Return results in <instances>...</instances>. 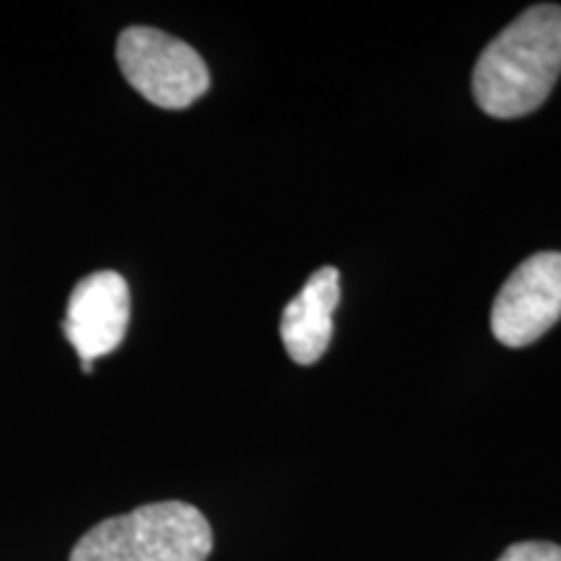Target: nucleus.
Here are the masks:
<instances>
[{"label": "nucleus", "instance_id": "nucleus-7", "mask_svg": "<svg viewBox=\"0 0 561 561\" xmlns=\"http://www.w3.org/2000/svg\"><path fill=\"white\" fill-rule=\"evenodd\" d=\"M496 561H561V546L549 541H523L510 546Z\"/></svg>", "mask_w": 561, "mask_h": 561}, {"label": "nucleus", "instance_id": "nucleus-2", "mask_svg": "<svg viewBox=\"0 0 561 561\" xmlns=\"http://www.w3.org/2000/svg\"><path fill=\"white\" fill-rule=\"evenodd\" d=\"M214 533L185 502H157L110 517L83 533L70 561H206Z\"/></svg>", "mask_w": 561, "mask_h": 561}, {"label": "nucleus", "instance_id": "nucleus-1", "mask_svg": "<svg viewBox=\"0 0 561 561\" xmlns=\"http://www.w3.org/2000/svg\"><path fill=\"white\" fill-rule=\"evenodd\" d=\"M559 73L561 5H533L483 47L473 70L476 104L496 121L530 115L549 100Z\"/></svg>", "mask_w": 561, "mask_h": 561}, {"label": "nucleus", "instance_id": "nucleus-3", "mask_svg": "<svg viewBox=\"0 0 561 561\" xmlns=\"http://www.w3.org/2000/svg\"><path fill=\"white\" fill-rule=\"evenodd\" d=\"M125 81L161 110H185L210 87L208 66L187 42L151 26H130L117 39Z\"/></svg>", "mask_w": 561, "mask_h": 561}, {"label": "nucleus", "instance_id": "nucleus-6", "mask_svg": "<svg viewBox=\"0 0 561 561\" xmlns=\"http://www.w3.org/2000/svg\"><path fill=\"white\" fill-rule=\"evenodd\" d=\"M341 301V273L333 265L314 271L280 314V341L301 367L322 359L333 339V312Z\"/></svg>", "mask_w": 561, "mask_h": 561}, {"label": "nucleus", "instance_id": "nucleus-5", "mask_svg": "<svg viewBox=\"0 0 561 561\" xmlns=\"http://www.w3.org/2000/svg\"><path fill=\"white\" fill-rule=\"evenodd\" d=\"M130 322L128 280L115 271H96L76 284L68 299L62 331L91 375L94 362L121 346Z\"/></svg>", "mask_w": 561, "mask_h": 561}, {"label": "nucleus", "instance_id": "nucleus-4", "mask_svg": "<svg viewBox=\"0 0 561 561\" xmlns=\"http://www.w3.org/2000/svg\"><path fill=\"white\" fill-rule=\"evenodd\" d=\"M561 318V252H538L512 271L491 307V333L510 348L536 343Z\"/></svg>", "mask_w": 561, "mask_h": 561}]
</instances>
